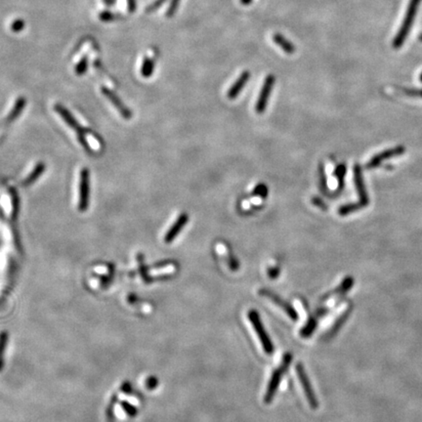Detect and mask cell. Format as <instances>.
<instances>
[{
  "label": "cell",
  "mask_w": 422,
  "mask_h": 422,
  "mask_svg": "<svg viewBox=\"0 0 422 422\" xmlns=\"http://www.w3.org/2000/svg\"><path fill=\"white\" fill-rule=\"evenodd\" d=\"M422 1V0H411L410 1L406 16H405L403 23H402V26H401L397 36L395 37L394 41H393V46L395 49L401 48L408 38Z\"/></svg>",
  "instance_id": "6da1fadb"
},
{
  "label": "cell",
  "mask_w": 422,
  "mask_h": 422,
  "mask_svg": "<svg viewBox=\"0 0 422 422\" xmlns=\"http://www.w3.org/2000/svg\"><path fill=\"white\" fill-rule=\"evenodd\" d=\"M55 111L60 115V116L65 120V122L74 130H76L77 132V136L79 138V142L80 144L83 146V148L85 150H87L89 153H92L91 147L88 144V140L86 138V134L84 133V131L82 130V128L80 127L79 123H77V119L74 117V115H72L64 106L62 105H55L54 106Z\"/></svg>",
  "instance_id": "7a4b0ae2"
},
{
  "label": "cell",
  "mask_w": 422,
  "mask_h": 422,
  "mask_svg": "<svg viewBox=\"0 0 422 422\" xmlns=\"http://www.w3.org/2000/svg\"><path fill=\"white\" fill-rule=\"evenodd\" d=\"M247 317H248L250 323L252 324L254 330L256 331V333H257V335L261 341V344L263 346L264 351L266 352V354L272 355L274 353V345H273L271 339L269 338L268 333L266 332V330L262 325L259 314L255 310H249Z\"/></svg>",
  "instance_id": "3957f363"
},
{
  "label": "cell",
  "mask_w": 422,
  "mask_h": 422,
  "mask_svg": "<svg viewBox=\"0 0 422 422\" xmlns=\"http://www.w3.org/2000/svg\"><path fill=\"white\" fill-rule=\"evenodd\" d=\"M296 373H297L298 378L300 380L301 386H302V388L304 390L305 396L307 398L308 403H309L311 409H313V410L318 409L319 403H318L317 397H316V395L314 393V389L312 388V385L310 383L307 374H306V372H305L304 367L302 366V364H298L296 366Z\"/></svg>",
  "instance_id": "277c9868"
},
{
  "label": "cell",
  "mask_w": 422,
  "mask_h": 422,
  "mask_svg": "<svg viewBox=\"0 0 422 422\" xmlns=\"http://www.w3.org/2000/svg\"><path fill=\"white\" fill-rule=\"evenodd\" d=\"M89 171L87 168H83L80 172V182H79V200L78 208L81 212L85 211L88 208L89 204Z\"/></svg>",
  "instance_id": "5b68a950"
},
{
  "label": "cell",
  "mask_w": 422,
  "mask_h": 422,
  "mask_svg": "<svg viewBox=\"0 0 422 422\" xmlns=\"http://www.w3.org/2000/svg\"><path fill=\"white\" fill-rule=\"evenodd\" d=\"M275 81H276V78L272 75H270L265 78L262 89L260 91L259 97H258L256 105H255V111L257 114H263L265 112L267 105H268L269 98H270L272 89H273L274 84H275Z\"/></svg>",
  "instance_id": "8992f818"
},
{
  "label": "cell",
  "mask_w": 422,
  "mask_h": 422,
  "mask_svg": "<svg viewBox=\"0 0 422 422\" xmlns=\"http://www.w3.org/2000/svg\"><path fill=\"white\" fill-rule=\"evenodd\" d=\"M259 294L270 299L272 302H274L275 304H277L281 309H282L284 311V313L292 320V321H296L298 319V314L296 313V311L294 310V308L292 307L289 303H287L285 300H283L281 297H280L279 295H277L276 293H274L273 291L269 290L267 288H261L259 290Z\"/></svg>",
  "instance_id": "52a82bcc"
},
{
  "label": "cell",
  "mask_w": 422,
  "mask_h": 422,
  "mask_svg": "<svg viewBox=\"0 0 422 422\" xmlns=\"http://www.w3.org/2000/svg\"><path fill=\"white\" fill-rule=\"evenodd\" d=\"M405 152H406V149H405V147H403V146H398V147H396V148L386 150V151L381 152L380 154H376V155L373 156V157L370 159V161L367 163L366 167H367L368 169H373V168L378 167V166L381 164V162L384 161V160H387V159H389V158H392V157H395V156L401 155V154H404Z\"/></svg>",
  "instance_id": "ba28073f"
},
{
  "label": "cell",
  "mask_w": 422,
  "mask_h": 422,
  "mask_svg": "<svg viewBox=\"0 0 422 422\" xmlns=\"http://www.w3.org/2000/svg\"><path fill=\"white\" fill-rule=\"evenodd\" d=\"M354 180H355V186H356L357 192L359 193L360 201L365 206L369 205V202H370L369 194L366 190L362 168L359 164H355V166H354Z\"/></svg>",
  "instance_id": "9c48e42d"
},
{
  "label": "cell",
  "mask_w": 422,
  "mask_h": 422,
  "mask_svg": "<svg viewBox=\"0 0 422 422\" xmlns=\"http://www.w3.org/2000/svg\"><path fill=\"white\" fill-rule=\"evenodd\" d=\"M285 372L281 367L273 373L272 377H271L270 382H269L267 392H266L265 397H264V403L265 404H270L273 401V399L277 393V390L280 386V382H281V379L282 377V375Z\"/></svg>",
  "instance_id": "30bf717a"
},
{
  "label": "cell",
  "mask_w": 422,
  "mask_h": 422,
  "mask_svg": "<svg viewBox=\"0 0 422 422\" xmlns=\"http://www.w3.org/2000/svg\"><path fill=\"white\" fill-rule=\"evenodd\" d=\"M101 91L103 92V95L107 99H109V101L117 109V111L119 112L120 115H122L123 118H125V119H130L131 118L132 114L129 111V109L121 103V101L119 100V98L115 95V93L112 90H110V89H108L106 87H102Z\"/></svg>",
  "instance_id": "8fae6325"
},
{
  "label": "cell",
  "mask_w": 422,
  "mask_h": 422,
  "mask_svg": "<svg viewBox=\"0 0 422 422\" xmlns=\"http://www.w3.org/2000/svg\"><path fill=\"white\" fill-rule=\"evenodd\" d=\"M189 222V216L186 213H182L177 220L175 221V223L171 226V228L167 231L165 236H164V240L166 243H170L172 242L176 236L179 234V233L183 230V228L185 227V225Z\"/></svg>",
  "instance_id": "7c38bea8"
},
{
  "label": "cell",
  "mask_w": 422,
  "mask_h": 422,
  "mask_svg": "<svg viewBox=\"0 0 422 422\" xmlns=\"http://www.w3.org/2000/svg\"><path fill=\"white\" fill-rule=\"evenodd\" d=\"M249 78H250V73L248 71H244L243 73H241L240 76L237 77V79L231 86V88L227 93L228 98L231 100L235 99L239 95L241 90L244 88V86L247 83V81L249 80Z\"/></svg>",
  "instance_id": "4fadbf2b"
},
{
  "label": "cell",
  "mask_w": 422,
  "mask_h": 422,
  "mask_svg": "<svg viewBox=\"0 0 422 422\" xmlns=\"http://www.w3.org/2000/svg\"><path fill=\"white\" fill-rule=\"evenodd\" d=\"M273 40L286 54H289V55L293 54L295 52V50H296L294 44L290 40H288L286 38H284L281 34H275L273 36Z\"/></svg>",
  "instance_id": "5bb4252c"
},
{
  "label": "cell",
  "mask_w": 422,
  "mask_h": 422,
  "mask_svg": "<svg viewBox=\"0 0 422 422\" xmlns=\"http://www.w3.org/2000/svg\"><path fill=\"white\" fill-rule=\"evenodd\" d=\"M353 283H354V280L352 278H350V277L346 278L345 280L343 281V282L333 292H330V293L327 294L324 297L323 300H328V298H330V297H332L334 295H342V294H344L345 292H347L349 290V288L353 285Z\"/></svg>",
  "instance_id": "9a60e30c"
},
{
  "label": "cell",
  "mask_w": 422,
  "mask_h": 422,
  "mask_svg": "<svg viewBox=\"0 0 422 422\" xmlns=\"http://www.w3.org/2000/svg\"><path fill=\"white\" fill-rule=\"evenodd\" d=\"M45 170V165L43 162L38 163V165L35 167L34 171L26 178V180L23 182L24 186H30L33 183H35L37 181V179L41 176V174L44 172Z\"/></svg>",
  "instance_id": "2e32d148"
},
{
  "label": "cell",
  "mask_w": 422,
  "mask_h": 422,
  "mask_svg": "<svg viewBox=\"0 0 422 422\" xmlns=\"http://www.w3.org/2000/svg\"><path fill=\"white\" fill-rule=\"evenodd\" d=\"M364 207H366V206L361 201L354 202V203H347L339 208L338 213L341 216H346V215L354 213V212H356V211H358Z\"/></svg>",
  "instance_id": "e0dca14e"
},
{
  "label": "cell",
  "mask_w": 422,
  "mask_h": 422,
  "mask_svg": "<svg viewBox=\"0 0 422 422\" xmlns=\"http://www.w3.org/2000/svg\"><path fill=\"white\" fill-rule=\"evenodd\" d=\"M317 325H318V323H317V319L315 318V317H311L309 320H308L307 324L303 327V328L300 330V335L303 337V338H308V337H310L314 332H315V330H316V328H317Z\"/></svg>",
  "instance_id": "ac0fdd59"
},
{
  "label": "cell",
  "mask_w": 422,
  "mask_h": 422,
  "mask_svg": "<svg viewBox=\"0 0 422 422\" xmlns=\"http://www.w3.org/2000/svg\"><path fill=\"white\" fill-rule=\"evenodd\" d=\"M346 171H347V167H346V165L344 163L339 164V165L335 168L334 175L336 176V178H337V180H338V184H339V187H338L339 189H338V191H341V190L343 189V187H344V177H345Z\"/></svg>",
  "instance_id": "d6986e66"
},
{
  "label": "cell",
  "mask_w": 422,
  "mask_h": 422,
  "mask_svg": "<svg viewBox=\"0 0 422 422\" xmlns=\"http://www.w3.org/2000/svg\"><path fill=\"white\" fill-rule=\"evenodd\" d=\"M154 61L150 58H146L144 60V63L142 65L141 74L144 77H151L154 73Z\"/></svg>",
  "instance_id": "ffe728a7"
},
{
  "label": "cell",
  "mask_w": 422,
  "mask_h": 422,
  "mask_svg": "<svg viewBox=\"0 0 422 422\" xmlns=\"http://www.w3.org/2000/svg\"><path fill=\"white\" fill-rule=\"evenodd\" d=\"M319 178H320V190L324 193H328V180L325 173L324 165L321 163L319 166Z\"/></svg>",
  "instance_id": "44dd1931"
},
{
  "label": "cell",
  "mask_w": 422,
  "mask_h": 422,
  "mask_svg": "<svg viewBox=\"0 0 422 422\" xmlns=\"http://www.w3.org/2000/svg\"><path fill=\"white\" fill-rule=\"evenodd\" d=\"M347 316H348V314L346 313V314H343L337 321H336V323L334 324V326L332 327V328L330 329V331L328 332V337L329 336V337H332L336 332H337V330L341 328V326L344 324V322H345L346 318H347Z\"/></svg>",
  "instance_id": "7402d4cb"
},
{
  "label": "cell",
  "mask_w": 422,
  "mask_h": 422,
  "mask_svg": "<svg viewBox=\"0 0 422 422\" xmlns=\"http://www.w3.org/2000/svg\"><path fill=\"white\" fill-rule=\"evenodd\" d=\"M400 91L409 97L422 98V89H411V88H400Z\"/></svg>",
  "instance_id": "603a6c76"
},
{
  "label": "cell",
  "mask_w": 422,
  "mask_h": 422,
  "mask_svg": "<svg viewBox=\"0 0 422 422\" xmlns=\"http://www.w3.org/2000/svg\"><path fill=\"white\" fill-rule=\"evenodd\" d=\"M267 187L265 186V185H263V184H259V185H257L256 187H255V189L253 190V194L254 195H257V196H261V197H263V198H265V197H267Z\"/></svg>",
  "instance_id": "cb8c5ba5"
},
{
  "label": "cell",
  "mask_w": 422,
  "mask_h": 422,
  "mask_svg": "<svg viewBox=\"0 0 422 422\" xmlns=\"http://www.w3.org/2000/svg\"><path fill=\"white\" fill-rule=\"evenodd\" d=\"M179 3H180V0H171L170 5H169V8H168L167 13H166V15H167V17H168V18H171V17L175 14V12H176V11H177V9H178Z\"/></svg>",
  "instance_id": "d4e9b609"
},
{
  "label": "cell",
  "mask_w": 422,
  "mask_h": 422,
  "mask_svg": "<svg viewBox=\"0 0 422 422\" xmlns=\"http://www.w3.org/2000/svg\"><path fill=\"white\" fill-rule=\"evenodd\" d=\"M227 262H228V266L232 271H237L239 269V263L236 260V258L234 255H228L227 256Z\"/></svg>",
  "instance_id": "484cf974"
},
{
  "label": "cell",
  "mask_w": 422,
  "mask_h": 422,
  "mask_svg": "<svg viewBox=\"0 0 422 422\" xmlns=\"http://www.w3.org/2000/svg\"><path fill=\"white\" fill-rule=\"evenodd\" d=\"M86 69H87V59L83 58L78 63V65H77V68H76V73H77V75H78V76H81V75H83L86 72Z\"/></svg>",
  "instance_id": "4316f807"
},
{
  "label": "cell",
  "mask_w": 422,
  "mask_h": 422,
  "mask_svg": "<svg viewBox=\"0 0 422 422\" xmlns=\"http://www.w3.org/2000/svg\"><path fill=\"white\" fill-rule=\"evenodd\" d=\"M291 360H292V355H291V354H289V353L284 354V356H283V358H282V363H281V368L284 372H286V370L288 369V367H289V365H290V363H291Z\"/></svg>",
  "instance_id": "83f0119b"
},
{
  "label": "cell",
  "mask_w": 422,
  "mask_h": 422,
  "mask_svg": "<svg viewBox=\"0 0 422 422\" xmlns=\"http://www.w3.org/2000/svg\"><path fill=\"white\" fill-rule=\"evenodd\" d=\"M25 27V23L22 20H17L12 24L11 29L15 32V33H19L20 31H22Z\"/></svg>",
  "instance_id": "f1b7e54d"
},
{
  "label": "cell",
  "mask_w": 422,
  "mask_h": 422,
  "mask_svg": "<svg viewBox=\"0 0 422 422\" xmlns=\"http://www.w3.org/2000/svg\"><path fill=\"white\" fill-rule=\"evenodd\" d=\"M166 0H155L154 3H152L149 7H148V9H147V12H153L154 10H156L157 8H159L164 2H165Z\"/></svg>",
  "instance_id": "f546056e"
},
{
  "label": "cell",
  "mask_w": 422,
  "mask_h": 422,
  "mask_svg": "<svg viewBox=\"0 0 422 422\" xmlns=\"http://www.w3.org/2000/svg\"><path fill=\"white\" fill-rule=\"evenodd\" d=\"M280 275V268L279 267H271L268 269V276L271 279H277Z\"/></svg>",
  "instance_id": "4dcf8cb0"
},
{
  "label": "cell",
  "mask_w": 422,
  "mask_h": 422,
  "mask_svg": "<svg viewBox=\"0 0 422 422\" xmlns=\"http://www.w3.org/2000/svg\"><path fill=\"white\" fill-rule=\"evenodd\" d=\"M312 202H313V204H315L316 206H318V207H320V208H322V209H324V210H326L327 209V205L325 204V202L321 199V198H319V197H313L312 198Z\"/></svg>",
  "instance_id": "1f68e13d"
},
{
  "label": "cell",
  "mask_w": 422,
  "mask_h": 422,
  "mask_svg": "<svg viewBox=\"0 0 422 422\" xmlns=\"http://www.w3.org/2000/svg\"><path fill=\"white\" fill-rule=\"evenodd\" d=\"M101 20H103V21H105V22H107V21H111V20H113L114 19V16H113V14H111V13H109V12H105V13H103V14H101Z\"/></svg>",
  "instance_id": "d6a6232c"
},
{
  "label": "cell",
  "mask_w": 422,
  "mask_h": 422,
  "mask_svg": "<svg viewBox=\"0 0 422 422\" xmlns=\"http://www.w3.org/2000/svg\"><path fill=\"white\" fill-rule=\"evenodd\" d=\"M328 312V308L322 307L320 308V309H318L317 311H316V316L318 317V318H321V317H323V316H325L327 313Z\"/></svg>",
  "instance_id": "836d02e7"
},
{
  "label": "cell",
  "mask_w": 422,
  "mask_h": 422,
  "mask_svg": "<svg viewBox=\"0 0 422 422\" xmlns=\"http://www.w3.org/2000/svg\"><path fill=\"white\" fill-rule=\"evenodd\" d=\"M239 2H240V4H242L244 6H247L250 3H252V0H239Z\"/></svg>",
  "instance_id": "e575fe53"
},
{
  "label": "cell",
  "mask_w": 422,
  "mask_h": 422,
  "mask_svg": "<svg viewBox=\"0 0 422 422\" xmlns=\"http://www.w3.org/2000/svg\"><path fill=\"white\" fill-rule=\"evenodd\" d=\"M104 1H105V3H106V4H108V5L113 4V0H104Z\"/></svg>",
  "instance_id": "d590c367"
},
{
  "label": "cell",
  "mask_w": 422,
  "mask_h": 422,
  "mask_svg": "<svg viewBox=\"0 0 422 422\" xmlns=\"http://www.w3.org/2000/svg\"><path fill=\"white\" fill-rule=\"evenodd\" d=\"M420 80H421V82H422V75H421V77H420Z\"/></svg>",
  "instance_id": "8d00e7d4"
},
{
  "label": "cell",
  "mask_w": 422,
  "mask_h": 422,
  "mask_svg": "<svg viewBox=\"0 0 422 422\" xmlns=\"http://www.w3.org/2000/svg\"><path fill=\"white\" fill-rule=\"evenodd\" d=\"M420 40H421V41H422V35H421V36H420Z\"/></svg>",
  "instance_id": "74e56055"
}]
</instances>
